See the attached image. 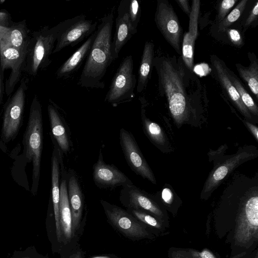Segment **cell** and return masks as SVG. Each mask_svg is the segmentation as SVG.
<instances>
[{"mask_svg": "<svg viewBox=\"0 0 258 258\" xmlns=\"http://www.w3.org/2000/svg\"><path fill=\"white\" fill-rule=\"evenodd\" d=\"M229 78L238 92L243 103L250 113L256 117L258 116V107L253 99L245 89L238 77L229 68H228Z\"/></svg>", "mask_w": 258, "mask_h": 258, "instance_id": "obj_28", "label": "cell"}, {"mask_svg": "<svg viewBox=\"0 0 258 258\" xmlns=\"http://www.w3.org/2000/svg\"><path fill=\"white\" fill-rule=\"evenodd\" d=\"M210 62L213 76L219 84L226 98L246 119L252 120L251 114L243 103L238 92L229 78L228 68L225 62L214 54L211 55Z\"/></svg>", "mask_w": 258, "mask_h": 258, "instance_id": "obj_13", "label": "cell"}, {"mask_svg": "<svg viewBox=\"0 0 258 258\" xmlns=\"http://www.w3.org/2000/svg\"><path fill=\"white\" fill-rule=\"evenodd\" d=\"M254 147L242 148L236 154L217 164L209 175L201 195L209 196L235 168L244 162L257 157L258 152L257 150H254Z\"/></svg>", "mask_w": 258, "mask_h": 258, "instance_id": "obj_10", "label": "cell"}, {"mask_svg": "<svg viewBox=\"0 0 258 258\" xmlns=\"http://www.w3.org/2000/svg\"><path fill=\"white\" fill-rule=\"evenodd\" d=\"M95 36V31L61 64L56 71L57 78L68 77L78 69L87 56Z\"/></svg>", "mask_w": 258, "mask_h": 258, "instance_id": "obj_24", "label": "cell"}, {"mask_svg": "<svg viewBox=\"0 0 258 258\" xmlns=\"http://www.w3.org/2000/svg\"><path fill=\"white\" fill-rule=\"evenodd\" d=\"M93 178L99 188H112L133 184L128 177L113 165L106 164L100 150L97 161L93 167Z\"/></svg>", "mask_w": 258, "mask_h": 258, "instance_id": "obj_14", "label": "cell"}, {"mask_svg": "<svg viewBox=\"0 0 258 258\" xmlns=\"http://www.w3.org/2000/svg\"><path fill=\"white\" fill-rule=\"evenodd\" d=\"M129 211L133 216L140 221L153 227H159L157 220L153 217L147 214L143 211L132 209H129Z\"/></svg>", "mask_w": 258, "mask_h": 258, "instance_id": "obj_32", "label": "cell"}, {"mask_svg": "<svg viewBox=\"0 0 258 258\" xmlns=\"http://www.w3.org/2000/svg\"><path fill=\"white\" fill-rule=\"evenodd\" d=\"M43 120L41 103L35 94L30 105L28 120L24 134V153L28 162L32 163L31 193L37 194L40 176L43 148Z\"/></svg>", "mask_w": 258, "mask_h": 258, "instance_id": "obj_3", "label": "cell"}, {"mask_svg": "<svg viewBox=\"0 0 258 258\" xmlns=\"http://www.w3.org/2000/svg\"><path fill=\"white\" fill-rule=\"evenodd\" d=\"M244 124L249 129L251 133L256 141H258V128L256 126L252 123L247 121V120H243Z\"/></svg>", "mask_w": 258, "mask_h": 258, "instance_id": "obj_38", "label": "cell"}, {"mask_svg": "<svg viewBox=\"0 0 258 258\" xmlns=\"http://www.w3.org/2000/svg\"><path fill=\"white\" fill-rule=\"evenodd\" d=\"M155 45L152 41H147L144 45L138 71L137 92L141 93L146 87L151 78L154 57Z\"/></svg>", "mask_w": 258, "mask_h": 258, "instance_id": "obj_25", "label": "cell"}, {"mask_svg": "<svg viewBox=\"0 0 258 258\" xmlns=\"http://www.w3.org/2000/svg\"><path fill=\"white\" fill-rule=\"evenodd\" d=\"M250 64L244 67L239 63L235 67L240 77L246 83L252 93L258 98V59L253 52L247 53Z\"/></svg>", "mask_w": 258, "mask_h": 258, "instance_id": "obj_26", "label": "cell"}, {"mask_svg": "<svg viewBox=\"0 0 258 258\" xmlns=\"http://www.w3.org/2000/svg\"><path fill=\"white\" fill-rule=\"evenodd\" d=\"M47 111L53 144L57 147L62 155H67L72 147L69 126L62 115L52 104L48 105Z\"/></svg>", "mask_w": 258, "mask_h": 258, "instance_id": "obj_17", "label": "cell"}, {"mask_svg": "<svg viewBox=\"0 0 258 258\" xmlns=\"http://www.w3.org/2000/svg\"><path fill=\"white\" fill-rule=\"evenodd\" d=\"M61 174L59 204L60 224L62 234L66 239L70 240L73 234L72 219L68 195L67 172L63 166L61 167Z\"/></svg>", "mask_w": 258, "mask_h": 258, "instance_id": "obj_23", "label": "cell"}, {"mask_svg": "<svg viewBox=\"0 0 258 258\" xmlns=\"http://www.w3.org/2000/svg\"><path fill=\"white\" fill-rule=\"evenodd\" d=\"M237 2V0H223L221 2L216 20L217 25L230 13V10Z\"/></svg>", "mask_w": 258, "mask_h": 258, "instance_id": "obj_31", "label": "cell"}, {"mask_svg": "<svg viewBox=\"0 0 258 258\" xmlns=\"http://www.w3.org/2000/svg\"><path fill=\"white\" fill-rule=\"evenodd\" d=\"M57 28L56 43L53 53L66 47H73L90 36L96 30L97 22L86 19L84 15L75 16L55 25Z\"/></svg>", "mask_w": 258, "mask_h": 258, "instance_id": "obj_7", "label": "cell"}, {"mask_svg": "<svg viewBox=\"0 0 258 258\" xmlns=\"http://www.w3.org/2000/svg\"><path fill=\"white\" fill-rule=\"evenodd\" d=\"M62 154L57 147L53 145L51 156V198L53 204V211L55 221V227L57 238L60 240L62 233L60 224L59 218V193L60 177L61 167L63 166Z\"/></svg>", "mask_w": 258, "mask_h": 258, "instance_id": "obj_19", "label": "cell"}, {"mask_svg": "<svg viewBox=\"0 0 258 258\" xmlns=\"http://www.w3.org/2000/svg\"><path fill=\"white\" fill-rule=\"evenodd\" d=\"M161 194L162 199L165 203L171 204L173 200V192L170 188H163Z\"/></svg>", "mask_w": 258, "mask_h": 258, "instance_id": "obj_36", "label": "cell"}, {"mask_svg": "<svg viewBox=\"0 0 258 258\" xmlns=\"http://www.w3.org/2000/svg\"><path fill=\"white\" fill-rule=\"evenodd\" d=\"M247 3L248 0L240 1L234 9L218 24V30L222 33L225 32L226 29L237 21L242 15Z\"/></svg>", "mask_w": 258, "mask_h": 258, "instance_id": "obj_29", "label": "cell"}, {"mask_svg": "<svg viewBox=\"0 0 258 258\" xmlns=\"http://www.w3.org/2000/svg\"><path fill=\"white\" fill-rule=\"evenodd\" d=\"M153 67L158 78L159 95L167 101L169 113L177 125L198 122L208 104L206 86L197 75L186 67L181 55L159 50Z\"/></svg>", "mask_w": 258, "mask_h": 258, "instance_id": "obj_1", "label": "cell"}, {"mask_svg": "<svg viewBox=\"0 0 258 258\" xmlns=\"http://www.w3.org/2000/svg\"><path fill=\"white\" fill-rule=\"evenodd\" d=\"M154 20L165 40L181 55L183 29L175 12L167 0L157 1Z\"/></svg>", "mask_w": 258, "mask_h": 258, "instance_id": "obj_9", "label": "cell"}, {"mask_svg": "<svg viewBox=\"0 0 258 258\" xmlns=\"http://www.w3.org/2000/svg\"><path fill=\"white\" fill-rule=\"evenodd\" d=\"M4 78V73L2 72L1 66V61H0V107L2 104V100H3V91H4V83L3 80Z\"/></svg>", "mask_w": 258, "mask_h": 258, "instance_id": "obj_39", "label": "cell"}, {"mask_svg": "<svg viewBox=\"0 0 258 258\" xmlns=\"http://www.w3.org/2000/svg\"><path fill=\"white\" fill-rule=\"evenodd\" d=\"M31 34L26 20L15 22L10 27L0 26V44L27 50Z\"/></svg>", "mask_w": 258, "mask_h": 258, "instance_id": "obj_22", "label": "cell"}, {"mask_svg": "<svg viewBox=\"0 0 258 258\" xmlns=\"http://www.w3.org/2000/svg\"><path fill=\"white\" fill-rule=\"evenodd\" d=\"M15 22L12 20L11 14L5 9L0 10V26L10 27Z\"/></svg>", "mask_w": 258, "mask_h": 258, "instance_id": "obj_34", "label": "cell"}, {"mask_svg": "<svg viewBox=\"0 0 258 258\" xmlns=\"http://www.w3.org/2000/svg\"><path fill=\"white\" fill-rule=\"evenodd\" d=\"M128 21L133 29L137 32V27L140 21L141 9L138 0H122Z\"/></svg>", "mask_w": 258, "mask_h": 258, "instance_id": "obj_30", "label": "cell"}, {"mask_svg": "<svg viewBox=\"0 0 258 258\" xmlns=\"http://www.w3.org/2000/svg\"><path fill=\"white\" fill-rule=\"evenodd\" d=\"M68 195L70 207L73 233L79 228L84 206V196L78 179L74 172L67 173Z\"/></svg>", "mask_w": 258, "mask_h": 258, "instance_id": "obj_21", "label": "cell"}, {"mask_svg": "<svg viewBox=\"0 0 258 258\" xmlns=\"http://www.w3.org/2000/svg\"><path fill=\"white\" fill-rule=\"evenodd\" d=\"M112 13L104 16L95 31V36L80 75L79 84L83 87L103 89V79L113 60L112 56Z\"/></svg>", "mask_w": 258, "mask_h": 258, "instance_id": "obj_2", "label": "cell"}, {"mask_svg": "<svg viewBox=\"0 0 258 258\" xmlns=\"http://www.w3.org/2000/svg\"><path fill=\"white\" fill-rule=\"evenodd\" d=\"M119 199L128 209L145 210L157 216L162 215L161 210L151 197L134 184L122 187Z\"/></svg>", "mask_w": 258, "mask_h": 258, "instance_id": "obj_18", "label": "cell"}, {"mask_svg": "<svg viewBox=\"0 0 258 258\" xmlns=\"http://www.w3.org/2000/svg\"><path fill=\"white\" fill-rule=\"evenodd\" d=\"M258 17V2L256 1L255 5L250 11L249 15L246 19L244 24L245 28L249 27L252 23L256 21Z\"/></svg>", "mask_w": 258, "mask_h": 258, "instance_id": "obj_35", "label": "cell"}, {"mask_svg": "<svg viewBox=\"0 0 258 258\" xmlns=\"http://www.w3.org/2000/svg\"><path fill=\"white\" fill-rule=\"evenodd\" d=\"M119 144L130 168L137 175L156 184L154 173L143 155L134 136L124 128H121L119 132Z\"/></svg>", "mask_w": 258, "mask_h": 258, "instance_id": "obj_11", "label": "cell"}, {"mask_svg": "<svg viewBox=\"0 0 258 258\" xmlns=\"http://www.w3.org/2000/svg\"><path fill=\"white\" fill-rule=\"evenodd\" d=\"M118 15L115 19V30L111 43L112 56L115 60L123 46L137 32L132 28L128 21L124 5L120 2L117 10Z\"/></svg>", "mask_w": 258, "mask_h": 258, "instance_id": "obj_20", "label": "cell"}, {"mask_svg": "<svg viewBox=\"0 0 258 258\" xmlns=\"http://www.w3.org/2000/svg\"><path fill=\"white\" fill-rule=\"evenodd\" d=\"M28 81L27 77H23L20 85L5 104L1 135L5 143L16 138L22 124Z\"/></svg>", "mask_w": 258, "mask_h": 258, "instance_id": "obj_6", "label": "cell"}, {"mask_svg": "<svg viewBox=\"0 0 258 258\" xmlns=\"http://www.w3.org/2000/svg\"><path fill=\"white\" fill-rule=\"evenodd\" d=\"M27 50L0 44V61L2 72L11 69V73L6 80L5 91L9 96L13 92L16 85L21 80L25 66Z\"/></svg>", "mask_w": 258, "mask_h": 258, "instance_id": "obj_12", "label": "cell"}, {"mask_svg": "<svg viewBox=\"0 0 258 258\" xmlns=\"http://www.w3.org/2000/svg\"><path fill=\"white\" fill-rule=\"evenodd\" d=\"M183 11L189 17L191 12V6L187 0H176L175 1Z\"/></svg>", "mask_w": 258, "mask_h": 258, "instance_id": "obj_37", "label": "cell"}, {"mask_svg": "<svg viewBox=\"0 0 258 258\" xmlns=\"http://www.w3.org/2000/svg\"><path fill=\"white\" fill-rule=\"evenodd\" d=\"M93 258H110V257H107V256H97V257H95Z\"/></svg>", "mask_w": 258, "mask_h": 258, "instance_id": "obj_40", "label": "cell"}, {"mask_svg": "<svg viewBox=\"0 0 258 258\" xmlns=\"http://www.w3.org/2000/svg\"><path fill=\"white\" fill-rule=\"evenodd\" d=\"M200 6V0L192 1L189 16L188 30L183 34L181 43V56L185 65L190 71H193L194 69V49L195 41L199 35Z\"/></svg>", "mask_w": 258, "mask_h": 258, "instance_id": "obj_16", "label": "cell"}, {"mask_svg": "<svg viewBox=\"0 0 258 258\" xmlns=\"http://www.w3.org/2000/svg\"><path fill=\"white\" fill-rule=\"evenodd\" d=\"M245 183L235 231V239L245 244L257 237L258 229V186Z\"/></svg>", "mask_w": 258, "mask_h": 258, "instance_id": "obj_5", "label": "cell"}, {"mask_svg": "<svg viewBox=\"0 0 258 258\" xmlns=\"http://www.w3.org/2000/svg\"><path fill=\"white\" fill-rule=\"evenodd\" d=\"M105 213L111 222L120 231L132 237H142L147 232L133 216L124 210L101 200Z\"/></svg>", "mask_w": 258, "mask_h": 258, "instance_id": "obj_15", "label": "cell"}, {"mask_svg": "<svg viewBox=\"0 0 258 258\" xmlns=\"http://www.w3.org/2000/svg\"><path fill=\"white\" fill-rule=\"evenodd\" d=\"M57 38L56 26H45L31 34L27 48L23 73L35 77L38 72L45 70L51 63Z\"/></svg>", "mask_w": 258, "mask_h": 258, "instance_id": "obj_4", "label": "cell"}, {"mask_svg": "<svg viewBox=\"0 0 258 258\" xmlns=\"http://www.w3.org/2000/svg\"><path fill=\"white\" fill-rule=\"evenodd\" d=\"M137 85L133 73V59L131 55L126 56L120 63L105 98V101L114 106L131 101L134 96Z\"/></svg>", "mask_w": 258, "mask_h": 258, "instance_id": "obj_8", "label": "cell"}, {"mask_svg": "<svg viewBox=\"0 0 258 258\" xmlns=\"http://www.w3.org/2000/svg\"><path fill=\"white\" fill-rule=\"evenodd\" d=\"M225 32L227 33L230 42L233 45L236 47H241L243 45L242 33L238 30L229 28Z\"/></svg>", "mask_w": 258, "mask_h": 258, "instance_id": "obj_33", "label": "cell"}, {"mask_svg": "<svg viewBox=\"0 0 258 258\" xmlns=\"http://www.w3.org/2000/svg\"><path fill=\"white\" fill-rule=\"evenodd\" d=\"M141 120L144 132L147 137L158 148H163L166 142L165 136L159 124L146 117L143 105L141 108Z\"/></svg>", "mask_w": 258, "mask_h": 258, "instance_id": "obj_27", "label": "cell"}]
</instances>
